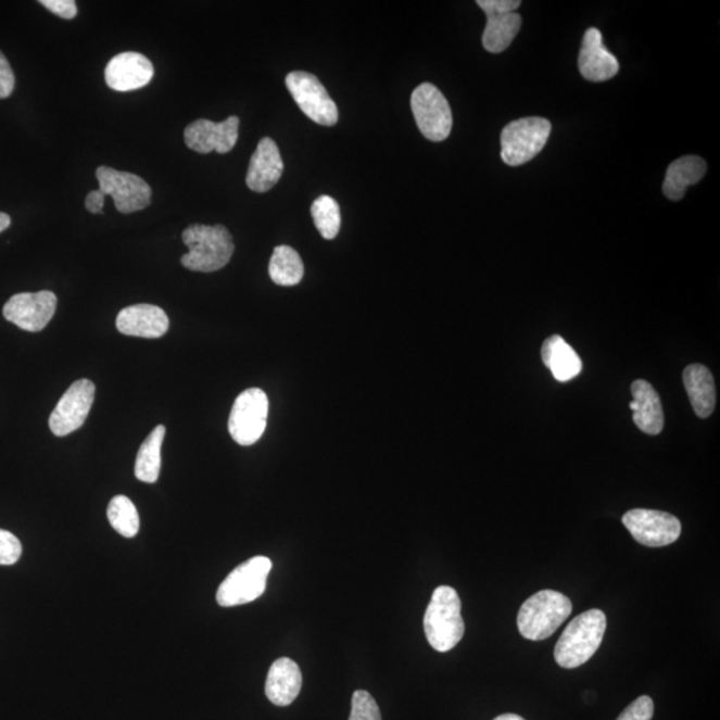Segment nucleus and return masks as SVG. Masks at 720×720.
Returning a JSON list of instances; mask_svg holds the SVG:
<instances>
[{
	"label": "nucleus",
	"instance_id": "obj_1",
	"mask_svg": "<svg viewBox=\"0 0 720 720\" xmlns=\"http://www.w3.org/2000/svg\"><path fill=\"white\" fill-rule=\"evenodd\" d=\"M189 253L181 256L187 270L214 273L230 262L233 250L232 237L225 226L191 225L181 233Z\"/></svg>",
	"mask_w": 720,
	"mask_h": 720
},
{
	"label": "nucleus",
	"instance_id": "obj_2",
	"mask_svg": "<svg viewBox=\"0 0 720 720\" xmlns=\"http://www.w3.org/2000/svg\"><path fill=\"white\" fill-rule=\"evenodd\" d=\"M606 628L605 612L596 608L572 619L556 643V664L569 670L584 665L598 652Z\"/></svg>",
	"mask_w": 720,
	"mask_h": 720
},
{
	"label": "nucleus",
	"instance_id": "obj_3",
	"mask_svg": "<svg viewBox=\"0 0 720 720\" xmlns=\"http://www.w3.org/2000/svg\"><path fill=\"white\" fill-rule=\"evenodd\" d=\"M460 611L462 603L456 590L450 585H439L424 619L427 641L437 652H450L464 637L465 622Z\"/></svg>",
	"mask_w": 720,
	"mask_h": 720
},
{
	"label": "nucleus",
	"instance_id": "obj_4",
	"mask_svg": "<svg viewBox=\"0 0 720 720\" xmlns=\"http://www.w3.org/2000/svg\"><path fill=\"white\" fill-rule=\"evenodd\" d=\"M571 601L554 590L530 596L518 614V629L526 640L544 641L571 616Z\"/></svg>",
	"mask_w": 720,
	"mask_h": 720
},
{
	"label": "nucleus",
	"instance_id": "obj_5",
	"mask_svg": "<svg viewBox=\"0 0 720 720\" xmlns=\"http://www.w3.org/2000/svg\"><path fill=\"white\" fill-rule=\"evenodd\" d=\"M550 134L552 123L538 116L508 123L501 134L503 162L517 167L534 160L546 146Z\"/></svg>",
	"mask_w": 720,
	"mask_h": 720
},
{
	"label": "nucleus",
	"instance_id": "obj_6",
	"mask_svg": "<svg viewBox=\"0 0 720 720\" xmlns=\"http://www.w3.org/2000/svg\"><path fill=\"white\" fill-rule=\"evenodd\" d=\"M273 561L267 556H255L239 565L220 583L216 602L222 607L248 605L265 594Z\"/></svg>",
	"mask_w": 720,
	"mask_h": 720
},
{
	"label": "nucleus",
	"instance_id": "obj_7",
	"mask_svg": "<svg viewBox=\"0 0 720 720\" xmlns=\"http://www.w3.org/2000/svg\"><path fill=\"white\" fill-rule=\"evenodd\" d=\"M268 397L261 389L242 392L233 403L228 431L240 446H251L263 435L267 426Z\"/></svg>",
	"mask_w": 720,
	"mask_h": 720
},
{
	"label": "nucleus",
	"instance_id": "obj_8",
	"mask_svg": "<svg viewBox=\"0 0 720 720\" xmlns=\"http://www.w3.org/2000/svg\"><path fill=\"white\" fill-rule=\"evenodd\" d=\"M415 121L424 137L431 142L447 139L453 128V114L443 93L434 85L421 84L412 96Z\"/></svg>",
	"mask_w": 720,
	"mask_h": 720
},
{
	"label": "nucleus",
	"instance_id": "obj_9",
	"mask_svg": "<svg viewBox=\"0 0 720 720\" xmlns=\"http://www.w3.org/2000/svg\"><path fill=\"white\" fill-rule=\"evenodd\" d=\"M286 86L303 114L320 126H336L339 113L336 102L315 75L292 72L286 76Z\"/></svg>",
	"mask_w": 720,
	"mask_h": 720
},
{
	"label": "nucleus",
	"instance_id": "obj_10",
	"mask_svg": "<svg viewBox=\"0 0 720 720\" xmlns=\"http://www.w3.org/2000/svg\"><path fill=\"white\" fill-rule=\"evenodd\" d=\"M99 190L114 199L122 214L137 213L150 206L152 191L148 181L136 174L101 166L97 169Z\"/></svg>",
	"mask_w": 720,
	"mask_h": 720
},
{
	"label": "nucleus",
	"instance_id": "obj_11",
	"mask_svg": "<svg viewBox=\"0 0 720 720\" xmlns=\"http://www.w3.org/2000/svg\"><path fill=\"white\" fill-rule=\"evenodd\" d=\"M626 529L637 543L647 547H665L678 541L682 525L669 513L635 508L623 515Z\"/></svg>",
	"mask_w": 720,
	"mask_h": 720
},
{
	"label": "nucleus",
	"instance_id": "obj_12",
	"mask_svg": "<svg viewBox=\"0 0 720 720\" xmlns=\"http://www.w3.org/2000/svg\"><path fill=\"white\" fill-rule=\"evenodd\" d=\"M477 4L488 16L483 33L484 49L500 54L510 47L522 26V17L515 13L522 3L519 0H478Z\"/></svg>",
	"mask_w": 720,
	"mask_h": 720
},
{
	"label": "nucleus",
	"instance_id": "obj_13",
	"mask_svg": "<svg viewBox=\"0 0 720 720\" xmlns=\"http://www.w3.org/2000/svg\"><path fill=\"white\" fill-rule=\"evenodd\" d=\"M93 396L96 384L89 379H79L70 386L51 414L49 425L52 434L66 437L80 429L89 417Z\"/></svg>",
	"mask_w": 720,
	"mask_h": 720
},
{
	"label": "nucleus",
	"instance_id": "obj_14",
	"mask_svg": "<svg viewBox=\"0 0 720 720\" xmlns=\"http://www.w3.org/2000/svg\"><path fill=\"white\" fill-rule=\"evenodd\" d=\"M56 306L58 298L54 292H21L4 304L3 315L22 330L39 332L50 324Z\"/></svg>",
	"mask_w": 720,
	"mask_h": 720
},
{
	"label": "nucleus",
	"instance_id": "obj_15",
	"mask_svg": "<svg viewBox=\"0 0 720 720\" xmlns=\"http://www.w3.org/2000/svg\"><path fill=\"white\" fill-rule=\"evenodd\" d=\"M239 118L230 116L224 122L215 123L206 119L192 122L185 130L187 148L199 154H227L236 148L239 137Z\"/></svg>",
	"mask_w": 720,
	"mask_h": 720
},
{
	"label": "nucleus",
	"instance_id": "obj_16",
	"mask_svg": "<svg viewBox=\"0 0 720 720\" xmlns=\"http://www.w3.org/2000/svg\"><path fill=\"white\" fill-rule=\"evenodd\" d=\"M154 78V66L139 52H122L105 67L104 79L111 90L136 91L148 86Z\"/></svg>",
	"mask_w": 720,
	"mask_h": 720
},
{
	"label": "nucleus",
	"instance_id": "obj_17",
	"mask_svg": "<svg viewBox=\"0 0 720 720\" xmlns=\"http://www.w3.org/2000/svg\"><path fill=\"white\" fill-rule=\"evenodd\" d=\"M165 310L154 304H134L123 308L116 318V329L127 337L157 339L168 331Z\"/></svg>",
	"mask_w": 720,
	"mask_h": 720
},
{
	"label": "nucleus",
	"instance_id": "obj_18",
	"mask_svg": "<svg viewBox=\"0 0 720 720\" xmlns=\"http://www.w3.org/2000/svg\"><path fill=\"white\" fill-rule=\"evenodd\" d=\"M578 64L583 78L590 81H605L614 78L619 72V62L603 46L598 28L585 31Z\"/></svg>",
	"mask_w": 720,
	"mask_h": 720
},
{
	"label": "nucleus",
	"instance_id": "obj_19",
	"mask_svg": "<svg viewBox=\"0 0 720 720\" xmlns=\"http://www.w3.org/2000/svg\"><path fill=\"white\" fill-rule=\"evenodd\" d=\"M283 168L277 143L271 138H263L251 156L245 184L251 191L267 192L278 184Z\"/></svg>",
	"mask_w": 720,
	"mask_h": 720
},
{
	"label": "nucleus",
	"instance_id": "obj_20",
	"mask_svg": "<svg viewBox=\"0 0 720 720\" xmlns=\"http://www.w3.org/2000/svg\"><path fill=\"white\" fill-rule=\"evenodd\" d=\"M632 402L630 403L632 419L637 429L648 435H658L665 427L664 407L658 392L646 380L637 379L631 386Z\"/></svg>",
	"mask_w": 720,
	"mask_h": 720
},
{
	"label": "nucleus",
	"instance_id": "obj_21",
	"mask_svg": "<svg viewBox=\"0 0 720 720\" xmlns=\"http://www.w3.org/2000/svg\"><path fill=\"white\" fill-rule=\"evenodd\" d=\"M300 666L290 658L275 660L268 671L266 695L275 706H290L298 698L302 689Z\"/></svg>",
	"mask_w": 720,
	"mask_h": 720
},
{
	"label": "nucleus",
	"instance_id": "obj_22",
	"mask_svg": "<svg viewBox=\"0 0 720 720\" xmlns=\"http://www.w3.org/2000/svg\"><path fill=\"white\" fill-rule=\"evenodd\" d=\"M691 406L699 418H708L716 408L717 392L712 374L702 365H690L683 372Z\"/></svg>",
	"mask_w": 720,
	"mask_h": 720
},
{
	"label": "nucleus",
	"instance_id": "obj_23",
	"mask_svg": "<svg viewBox=\"0 0 720 720\" xmlns=\"http://www.w3.org/2000/svg\"><path fill=\"white\" fill-rule=\"evenodd\" d=\"M542 361L558 382H569L582 371V361L564 338L553 336L542 345Z\"/></svg>",
	"mask_w": 720,
	"mask_h": 720
},
{
	"label": "nucleus",
	"instance_id": "obj_24",
	"mask_svg": "<svg viewBox=\"0 0 720 720\" xmlns=\"http://www.w3.org/2000/svg\"><path fill=\"white\" fill-rule=\"evenodd\" d=\"M707 165L700 156H683L672 162L667 169L664 184L665 195L671 201H681L690 186L705 177Z\"/></svg>",
	"mask_w": 720,
	"mask_h": 720
},
{
	"label": "nucleus",
	"instance_id": "obj_25",
	"mask_svg": "<svg viewBox=\"0 0 720 720\" xmlns=\"http://www.w3.org/2000/svg\"><path fill=\"white\" fill-rule=\"evenodd\" d=\"M166 427L156 426L142 443L138 451L136 462V476L140 482L155 483L160 478L162 467V444L165 441Z\"/></svg>",
	"mask_w": 720,
	"mask_h": 720
},
{
	"label": "nucleus",
	"instance_id": "obj_26",
	"mask_svg": "<svg viewBox=\"0 0 720 720\" xmlns=\"http://www.w3.org/2000/svg\"><path fill=\"white\" fill-rule=\"evenodd\" d=\"M268 274L278 286L291 287L301 283L304 275L302 257L290 245L275 248Z\"/></svg>",
	"mask_w": 720,
	"mask_h": 720
},
{
	"label": "nucleus",
	"instance_id": "obj_27",
	"mask_svg": "<svg viewBox=\"0 0 720 720\" xmlns=\"http://www.w3.org/2000/svg\"><path fill=\"white\" fill-rule=\"evenodd\" d=\"M108 518L113 529L122 536L134 538L138 534L140 520L136 505L125 495L111 500Z\"/></svg>",
	"mask_w": 720,
	"mask_h": 720
},
{
	"label": "nucleus",
	"instance_id": "obj_28",
	"mask_svg": "<svg viewBox=\"0 0 720 720\" xmlns=\"http://www.w3.org/2000/svg\"><path fill=\"white\" fill-rule=\"evenodd\" d=\"M312 215L315 227L318 228L320 236L331 240L338 236L341 230V209L336 199L329 195H321L313 203Z\"/></svg>",
	"mask_w": 720,
	"mask_h": 720
},
{
	"label": "nucleus",
	"instance_id": "obj_29",
	"mask_svg": "<svg viewBox=\"0 0 720 720\" xmlns=\"http://www.w3.org/2000/svg\"><path fill=\"white\" fill-rule=\"evenodd\" d=\"M349 720H382L376 699L367 691H355Z\"/></svg>",
	"mask_w": 720,
	"mask_h": 720
},
{
	"label": "nucleus",
	"instance_id": "obj_30",
	"mask_svg": "<svg viewBox=\"0 0 720 720\" xmlns=\"http://www.w3.org/2000/svg\"><path fill=\"white\" fill-rule=\"evenodd\" d=\"M21 555V541L10 531L0 530V566L15 565Z\"/></svg>",
	"mask_w": 720,
	"mask_h": 720
},
{
	"label": "nucleus",
	"instance_id": "obj_31",
	"mask_svg": "<svg viewBox=\"0 0 720 720\" xmlns=\"http://www.w3.org/2000/svg\"><path fill=\"white\" fill-rule=\"evenodd\" d=\"M654 702L649 696H641L620 713L617 720H652Z\"/></svg>",
	"mask_w": 720,
	"mask_h": 720
},
{
	"label": "nucleus",
	"instance_id": "obj_32",
	"mask_svg": "<svg viewBox=\"0 0 720 720\" xmlns=\"http://www.w3.org/2000/svg\"><path fill=\"white\" fill-rule=\"evenodd\" d=\"M15 87V75L11 68L8 58L0 51V99H5L13 93Z\"/></svg>",
	"mask_w": 720,
	"mask_h": 720
},
{
	"label": "nucleus",
	"instance_id": "obj_33",
	"mask_svg": "<svg viewBox=\"0 0 720 720\" xmlns=\"http://www.w3.org/2000/svg\"><path fill=\"white\" fill-rule=\"evenodd\" d=\"M40 4L51 11L52 14L63 17V20H74L78 14V8L74 0H40Z\"/></svg>",
	"mask_w": 720,
	"mask_h": 720
},
{
	"label": "nucleus",
	"instance_id": "obj_34",
	"mask_svg": "<svg viewBox=\"0 0 720 720\" xmlns=\"http://www.w3.org/2000/svg\"><path fill=\"white\" fill-rule=\"evenodd\" d=\"M105 195L101 190H93L86 197V209L91 214H102Z\"/></svg>",
	"mask_w": 720,
	"mask_h": 720
},
{
	"label": "nucleus",
	"instance_id": "obj_35",
	"mask_svg": "<svg viewBox=\"0 0 720 720\" xmlns=\"http://www.w3.org/2000/svg\"><path fill=\"white\" fill-rule=\"evenodd\" d=\"M10 225H11L10 215H8L5 213H0V232H3L4 230H8Z\"/></svg>",
	"mask_w": 720,
	"mask_h": 720
},
{
	"label": "nucleus",
	"instance_id": "obj_36",
	"mask_svg": "<svg viewBox=\"0 0 720 720\" xmlns=\"http://www.w3.org/2000/svg\"><path fill=\"white\" fill-rule=\"evenodd\" d=\"M494 720H526V719L517 716V713H503V716L496 717Z\"/></svg>",
	"mask_w": 720,
	"mask_h": 720
}]
</instances>
